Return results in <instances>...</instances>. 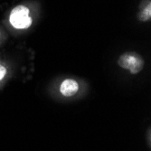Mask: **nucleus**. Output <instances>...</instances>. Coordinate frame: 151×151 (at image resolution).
<instances>
[{
    "mask_svg": "<svg viewBox=\"0 0 151 151\" xmlns=\"http://www.w3.org/2000/svg\"><path fill=\"white\" fill-rule=\"evenodd\" d=\"M33 20L30 17V10L24 5L17 6L10 12L9 23L15 29L23 30L29 28Z\"/></svg>",
    "mask_w": 151,
    "mask_h": 151,
    "instance_id": "obj_1",
    "label": "nucleus"
},
{
    "mask_svg": "<svg viewBox=\"0 0 151 151\" xmlns=\"http://www.w3.org/2000/svg\"><path fill=\"white\" fill-rule=\"evenodd\" d=\"M118 65L131 74H139L144 68L145 62L139 53L127 52L122 53L118 59Z\"/></svg>",
    "mask_w": 151,
    "mask_h": 151,
    "instance_id": "obj_2",
    "label": "nucleus"
},
{
    "mask_svg": "<svg viewBox=\"0 0 151 151\" xmlns=\"http://www.w3.org/2000/svg\"><path fill=\"white\" fill-rule=\"evenodd\" d=\"M79 91V83L74 79L68 78L62 81L60 85V92L64 97H73Z\"/></svg>",
    "mask_w": 151,
    "mask_h": 151,
    "instance_id": "obj_3",
    "label": "nucleus"
},
{
    "mask_svg": "<svg viewBox=\"0 0 151 151\" xmlns=\"http://www.w3.org/2000/svg\"><path fill=\"white\" fill-rule=\"evenodd\" d=\"M138 19L140 22H147L151 19V2L147 0L146 6L138 14Z\"/></svg>",
    "mask_w": 151,
    "mask_h": 151,
    "instance_id": "obj_4",
    "label": "nucleus"
},
{
    "mask_svg": "<svg viewBox=\"0 0 151 151\" xmlns=\"http://www.w3.org/2000/svg\"><path fill=\"white\" fill-rule=\"evenodd\" d=\"M9 71L10 69L8 65L6 63L0 61V88L7 81L9 76Z\"/></svg>",
    "mask_w": 151,
    "mask_h": 151,
    "instance_id": "obj_5",
    "label": "nucleus"
},
{
    "mask_svg": "<svg viewBox=\"0 0 151 151\" xmlns=\"http://www.w3.org/2000/svg\"><path fill=\"white\" fill-rule=\"evenodd\" d=\"M0 36H1V31H0Z\"/></svg>",
    "mask_w": 151,
    "mask_h": 151,
    "instance_id": "obj_6",
    "label": "nucleus"
}]
</instances>
